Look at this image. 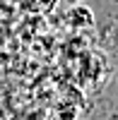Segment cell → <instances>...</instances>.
<instances>
[{
  "label": "cell",
  "mask_w": 118,
  "mask_h": 120,
  "mask_svg": "<svg viewBox=\"0 0 118 120\" xmlns=\"http://www.w3.org/2000/svg\"><path fill=\"white\" fill-rule=\"evenodd\" d=\"M67 24L75 26V29L92 26V24H94V15H92V10L87 7L84 3H82V5H70V10H67Z\"/></svg>",
  "instance_id": "6da1fadb"
},
{
  "label": "cell",
  "mask_w": 118,
  "mask_h": 120,
  "mask_svg": "<svg viewBox=\"0 0 118 120\" xmlns=\"http://www.w3.org/2000/svg\"><path fill=\"white\" fill-rule=\"evenodd\" d=\"M65 3H67V5H82L84 0H65Z\"/></svg>",
  "instance_id": "7a4b0ae2"
}]
</instances>
